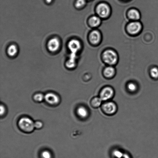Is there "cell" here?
Instances as JSON below:
<instances>
[{"label":"cell","instance_id":"obj_22","mask_svg":"<svg viewBox=\"0 0 158 158\" xmlns=\"http://www.w3.org/2000/svg\"><path fill=\"white\" fill-rule=\"evenodd\" d=\"M151 76L154 78H158V69L157 68H152L151 71Z\"/></svg>","mask_w":158,"mask_h":158},{"label":"cell","instance_id":"obj_15","mask_svg":"<svg viewBox=\"0 0 158 158\" xmlns=\"http://www.w3.org/2000/svg\"><path fill=\"white\" fill-rule=\"evenodd\" d=\"M101 22L100 18L98 17L94 16L90 19L89 20V24L93 27H96L100 24Z\"/></svg>","mask_w":158,"mask_h":158},{"label":"cell","instance_id":"obj_21","mask_svg":"<svg viewBox=\"0 0 158 158\" xmlns=\"http://www.w3.org/2000/svg\"><path fill=\"white\" fill-rule=\"evenodd\" d=\"M86 4V0H77L75 4V6L78 8L83 7Z\"/></svg>","mask_w":158,"mask_h":158},{"label":"cell","instance_id":"obj_8","mask_svg":"<svg viewBox=\"0 0 158 158\" xmlns=\"http://www.w3.org/2000/svg\"><path fill=\"white\" fill-rule=\"evenodd\" d=\"M141 28V24L138 22L131 23L127 26L128 32L131 34H136L138 33Z\"/></svg>","mask_w":158,"mask_h":158},{"label":"cell","instance_id":"obj_2","mask_svg":"<svg viewBox=\"0 0 158 158\" xmlns=\"http://www.w3.org/2000/svg\"><path fill=\"white\" fill-rule=\"evenodd\" d=\"M103 58L105 62L109 65H114L118 60L117 54L114 51L107 50L103 54Z\"/></svg>","mask_w":158,"mask_h":158},{"label":"cell","instance_id":"obj_13","mask_svg":"<svg viewBox=\"0 0 158 158\" xmlns=\"http://www.w3.org/2000/svg\"><path fill=\"white\" fill-rule=\"evenodd\" d=\"M115 71L114 68L108 66L105 69L104 74L105 77L107 78H111L114 75Z\"/></svg>","mask_w":158,"mask_h":158},{"label":"cell","instance_id":"obj_23","mask_svg":"<svg viewBox=\"0 0 158 158\" xmlns=\"http://www.w3.org/2000/svg\"><path fill=\"white\" fill-rule=\"evenodd\" d=\"M127 88L128 90L131 92H134L137 89V87L135 83H128L127 86Z\"/></svg>","mask_w":158,"mask_h":158},{"label":"cell","instance_id":"obj_27","mask_svg":"<svg viewBox=\"0 0 158 158\" xmlns=\"http://www.w3.org/2000/svg\"><path fill=\"white\" fill-rule=\"evenodd\" d=\"M52 1H53V0H46V2H47V3H48V4H49V3H51V2H52Z\"/></svg>","mask_w":158,"mask_h":158},{"label":"cell","instance_id":"obj_5","mask_svg":"<svg viewBox=\"0 0 158 158\" xmlns=\"http://www.w3.org/2000/svg\"><path fill=\"white\" fill-rule=\"evenodd\" d=\"M110 8L105 3H101L97 7V12L98 15L102 18H106L109 15Z\"/></svg>","mask_w":158,"mask_h":158},{"label":"cell","instance_id":"obj_6","mask_svg":"<svg viewBox=\"0 0 158 158\" xmlns=\"http://www.w3.org/2000/svg\"><path fill=\"white\" fill-rule=\"evenodd\" d=\"M44 100L47 103L51 105H55L60 102V98L58 96L53 93H48L44 96Z\"/></svg>","mask_w":158,"mask_h":158},{"label":"cell","instance_id":"obj_24","mask_svg":"<svg viewBox=\"0 0 158 158\" xmlns=\"http://www.w3.org/2000/svg\"><path fill=\"white\" fill-rule=\"evenodd\" d=\"M43 124L40 121H37L35 123V128L37 129H40V128L42 127Z\"/></svg>","mask_w":158,"mask_h":158},{"label":"cell","instance_id":"obj_9","mask_svg":"<svg viewBox=\"0 0 158 158\" xmlns=\"http://www.w3.org/2000/svg\"><path fill=\"white\" fill-rule=\"evenodd\" d=\"M68 47L72 53L77 54L80 50L81 44L80 41L77 40H72L69 41L68 44Z\"/></svg>","mask_w":158,"mask_h":158},{"label":"cell","instance_id":"obj_1","mask_svg":"<svg viewBox=\"0 0 158 158\" xmlns=\"http://www.w3.org/2000/svg\"><path fill=\"white\" fill-rule=\"evenodd\" d=\"M18 125L22 130L26 133L31 132L35 128V123L31 119L27 117H23L20 119Z\"/></svg>","mask_w":158,"mask_h":158},{"label":"cell","instance_id":"obj_4","mask_svg":"<svg viewBox=\"0 0 158 158\" xmlns=\"http://www.w3.org/2000/svg\"><path fill=\"white\" fill-rule=\"evenodd\" d=\"M102 109L106 114L112 115L117 111V107L114 102H107L102 105Z\"/></svg>","mask_w":158,"mask_h":158},{"label":"cell","instance_id":"obj_25","mask_svg":"<svg viewBox=\"0 0 158 158\" xmlns=\"http://www.w3.org/2000/svg\"><path fill=\"white\" fill-rule=\"evenodd\" d=\"M5 108L3 105H1V115H2L5 113Z\"/></svg>","mask_w":158,"mask_h":158},{"label":"cell","instance_id":"obj_18","mask_svg":"<svg viewBox=\"0 0 158 158\" xmlns=\"http://www.w3.org/2000/svg\"><path fill=\"white\" fill-rule=\"evenodd\" d=\"M124 153L118 150H115L113 151L112 156L114 158H121L123 156Z\"/></svg>","mask_w":158,"mask_h":158},{"label":"cell","instance_id":"obj_19","mask_svg":"<svg viewBox=\"0 0 158 158\" xmlns=\"http://www.w3.org/2000/svg\"><path fill=\"white\" fill-rule=\"evenodd\" d=\"M34 99L35 101L41 102L44 99V96L41 93L36 94L34 96Z\"/></svg>","mask_w":158,"mask_h":158},{"label":"cell","instance_id":"obj_26","mask_svg":"<svg viewBox=\"0 0 158 158\" xmlns=\"http://www.w3.org/2000/svg\"><path fill=\"white\" fill-rule=\"evenodd\" d=\"M121 158H131L129 154L127 153H124L123 156Z\"/></svg>","mask_w":158,"mask_h":158},{"label":"cell","instance_id":"obj_14","mask_svg":"<svg viewBox=\"0 0 158 158\" xmlns=\"http://www.w3.org/2000/svg\"><path fill=\"white\" fill-rule=\"evenodd\" d=\"M18 48L15 45H12L8 48L7 52L8 55L11 57L15 56L18 52Z\"/></svg>","mask_w":158,"mask_h":158},{"label":"cell","instance_id":"obj_12","mask_svg":"<svg viewBox=\"0 0 158 158\" xmlns=\"http://www.w3.org/2000/svg\"><path fill=\"white\" fill-rule=\"evenodd\" d=\"M77 113L79 117L83 118H85L88 115L87 110L83 106H81L78 108Z\"/></svg>","mask_w":158,"mask_h":158},{"label":"cell","instance_id":"obj_20","mask_svg":"<svg viewBox=\"0 0 158 158\" xmlns=\"http://www.w3.org/2000/svg\"><path fill=\"white\" fill-rule=\"evenodd\" d=\"M41 158H52V154L48 151H44L41 153Z\"/></svg>","mask_w":158,"mask_h":158},{"label":"cell","instance_id":"obj_7","mask_svg":"<svg viewBox=\"0 0 158 158\" xmlns=\"http://www.w3.org/2000/svg\"><path fill=\"white\" fill-rule=\"evenodd\" d=\"M48 48L51 52H55L58 50L60 46V42L58 38H54L51 39L48 42Z\"/></svg>","mask_w":158,"mask_h":158},{"label":"cell","instance_id":"obj_11","mask_svg":"<svg viewBox=\"0 0 158 158\" xmlns=\"http://www.w3.org/2000/svg\"><path fill=\"white\" fill-rule=\"evenodd\" d=\"M130 18L134 20L139 19L140 18V14L138 11L136 9H131L128 13Z\"/></svg>","mask_w":158,"mask_h":158},{"label":"cell","instance_id":"obj_10","mask_svg":"<svg viewBox=\"0 0 158 158\" xmlns=\"http://www.w3.org/2000/svg\"><path fill=\"white\" fill-rule=\"evenodd\" d=\"M100 34L98 31H93L90 34V41L93 44H95L98 43L100 41Z\"/></svg>","mask_w":158,"mask_h":158},{"label":"cell","instance_id":"obj_17","mask_svg":"<svg viewBox=\"0 0 158 158\" xmlns=\"http://www.w3.org/2000/svg\"><path fill=\"white\" fill-rule=\"evenodd\" d=\"M102 101L103 100L100 97H96L93 99L91 101V105L94 107H98L101 105Z\"/></svg>","mask_w":158,"mask_h":158},{"label":"cell","instance_id":"obj_3","mask_svg":"<svg viewBox=\"0 0 158 158\" xmlns=\"http://www.w3.org/2000/svg\"><path fill=\"white\" fill-rule=\"evenodd\" d=\"M114 94V90L113 88L110 87H106L102 90L100 94V97L103 101H106L112 98Z\"/></svg>","mask_w":158,"mask_h":158},{"label":"cell","instance_id":"obj_16","mask_svg":"<svg viewBox=\"0 0 158 158\" xmlns=\"http://www.w3.org/2000/svg\"><path fill=\"white\" fill-rule=\"evenodd\" d=\"M76 58L69 57V58L66 63V66L69 69H72L75 67L76 64Z\"/></svg>","mask_w":158,"mask_h":158}]
</instances>
